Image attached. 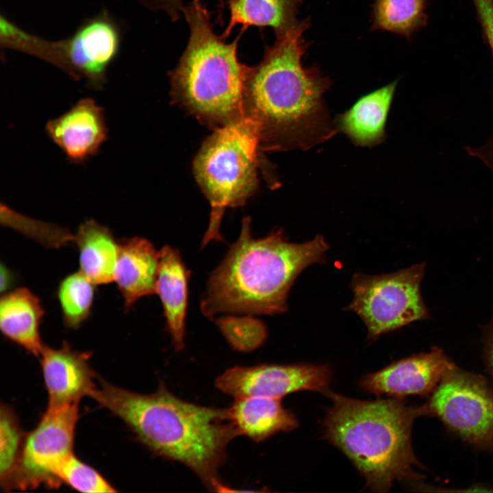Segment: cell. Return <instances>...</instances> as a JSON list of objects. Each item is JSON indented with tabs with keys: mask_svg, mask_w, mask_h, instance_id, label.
I'll return each instance as SVG.
<instances>
[{
	"mask_svg": "<svg viewBox=\"0 0 493 493\" xmlns=\"http://www.w3.org/2000/svg\"><path fill=\"white\" fill-rule=\"evenodd\" d=\"M309 19L276 35L262 61L249 66L242 97L243 116L255 127L260 149H308L336 133L323 103L331 81L317 66L304 67Z\"/></svg>",
	"mask_w": 493,
	"mask_h": 493,
	"instance_id": "obj_1",
	"label": "cell"
},
{
	"mask_svg": "<svg viewBox=\"0 0 493 493\" xmlns=\"http://www.w3.org/2000/svg\"><path fill=\"white\" fill-rule=\"evenodd\" d=\"M90 396L123 421L153 453L188 467L214 491H230L218 475L229 443L238 436L227 408L188 402L162 383L154 393L144 394L100 379Z\"/></svg>",
	"mask_w": 493,
	"mask_h": 493,
	"instance_id": "obj_2",
	"label": "cell"
},
{
	"mask_svg": "<svg viewBox=\"0 0 493 493\" xmlns=\"http://www.w3.org/2000/svg\"><path fill=\"white\" fill-rule=\"evenodd\" d=\"M329 246L323 236L291 243L277 231L260 239L242 220L240 234L211 274L201 309L209 318L219 314L275 315L287 309V298L297 276L323 262Z\"/></svg>",
	"mask_w": 493,
	"mask_h": 493,
	"instance_id": "obj_3",
	"label": "cell"
},
{
	"mask_svg": "<svg viewBox=\"0 0 493 493\" xmlns=\"http://www.w3.org/2000/svg\"><path fill=\"white\" fill-rule=\"evenodd\" d=\"M324 420L326 438L354 464L373 492H388L396 481H417L418 462L412 444L415 420L425 405L399 398L363 401L335 394Z\"/></svg>",
	"mask_w": 493,
	"mask_h": 493,
	"instance_id": "obj_4",
	"label": "cell"
},
{
	"mask_svg": "<svg viewBox=\"0 0 493 493\" xmlns=\"http://www.w3.org/2000/svg\"><path fill=\"white\" fill-rule=\"evenodd\" d=\"M189 25L186 49L169 72L173 99L199 121L214 129L244 117L242 97L249 66L240 62L238 42L216 35L201 0L185 6Z\"/></svg>",
	"mask_w": 493,
	"mask_h": 493,
	"instance_id": "obj_5",
	"label": "cell"
},
{
	"mask_svg": "<svg viewBox=\"0 0 493 493\" xmlns=\"http://www.w3.org/2000/svg\"><path fill=\"white\" fill-rule=\"evenodd\" d=\"M259 149L256 129L244 117L215 129L203 143L193 162L197 182L212 207L202 246L223 240L225 210L244 205L256 190Z\"/></svg>",
	"mask_w": 493,
	"mask_h": 493,
	"instance_id": "obj_6",
	"label": "cell"
},
{
	"mask_svg": "<svg viewBox=\"0 0 493 493\" xmlns=\"http://www.w3.org/2000/svg\"><path fill=\"white\" fill-rule=\"evenodd\" d=\"M8 49L21 51L45 61L75 80L100 90L107 72L117 58L121 45L118 24L107 10L87 18L68 38L51 41L13 25L5 40Z\"/></svg>",
	"mask_w": 493,
	"mask_h": 493,
	"instance_id": "obj_7",
	"label": "cell"
},
{
	"mask_svg": "<svg viewBox=\"0 0 493 493\" xmlns=\"http://www.w3.org/2000/svg\"><path fill=\"white\" fill-rule=\"evenodd\" d=\"M425 265L419 264L390 274L353 275L354 296L346 309L361 318L368 339L427 316L420 290Z\"/></svg>",
	"mask_w": 493,
	"mask_h": 493,
	"instance_id": "obj_8",
	"label": "cell"
},
{
	"mask_svg": "<svg viewBox=\"0 0 493 493\" xmlns=\"http://www.w3.org/2000/svg\"><path fill=\"white\" fill-rule=\"evenodd\" d=\"M430 394L427 416L466 443L493 452V388L485 379L454 364Z\"/></svg>",
	"mask_w": 493,
	"mask_h": 493,
	"instance_id": "obj_9",
	"label": "cell"
},
{
	"mask_svg": "<svg viewBox=\"0 0 493 493\" xmlns=\"http://www.w3.org/2000/svg\"><path fill=\"white\" fill-rule=\"evenodd\" d=\"M78 403L47 409L37 426L25 438L16 466L5 490L58 488V472L73 454Z\"/></svg>",
	"mask_w": 493,
	"mask_h": 493,
	"instance_id": "obj_10",
	"label": "cell"
},
{
	"mask_svg": "<svg viewBox=\"0 0 493 493\" xmlns=\"http://www.w3.org/2000/svg\"><path fill=\"white\" fill-rule=\"evenodd\" d=\"M331 378V370L326 365L262 364L229 368L215 379L214 384L234 399L264 396L280 399L302 390L326 394Z\"/></svg>",
	"mask_w": 493,
	"mask_h": 493,
	"instance_id": "obj_11",
	"label": "cell"
},
{
	"mask_svg": "<svg viewBox=\"0 0 493 493\" xmlns=\"http://www.w3.org/2000/svg\"><path fill=\"white\" fill-rule=\"evenodd\" d=\"M454 364L444 351L433 347L396 361L381 370L366 375L361 388L371 394L401 399L431 394Z\"/></svg>",
	"mask_w": 493,
	"mask_h": 493,
	"instance_id": "obj_12",
	"label": "cell"
},
{
	"mask_svg": "<svg viewBox=\"0 0 493 493\" xmlns=\"http://www.w3.org/2000/svg\"><path fill=\"white\" fill-rule=\"evenodd\" d=\"M45 130L67 160L76 164L97 155L109 132L105 110L92 98L80 99L65 113L49 120Z\"/></svg>",
	"mask_w": 493,
	"mask_h": 493,
	"instance_id": "obj_13",
	"label": "cell"
},
{
	"mask_svg": "<svg viewBox=\"0 0 493 493\" xmlns=\"http://www.w3.org/2000/svg\"><path fill=\"white\" fill-rule=\"evenodd\" d=\"M43 379L48 394L47 409L78 403L96 388L90 353L73 349L64 342L60 348L45 345L40 355Z\"/></svg>",
	"mask_w": 493,
	"mask_h": 493,
	"instance_id": "obj_14",
	"label": "cell"
},
{
	"mask_svg": "<svg viewBox=\"0 0 493 493\" xmlns=\"http://www.w3.org/2000/svg\"><path fill=\"white\" fill-rule=\"evenodd\" d=\"M160 251L147 239L133 237L119 242L114 281L129 309L140 298L156 293Z\"/></svg>",
	"mask_w": 493,
	"mask_h": 493,
	"instance_id": "obj_15",
	"label": "cell"
},
{
	"mask_svg": "<svg viewBox=\"0 0 493 493\" xmlns=\"http://www.w3.org/2000/svg\"><path fill=\"white\" fill-rule=\"evenodd\" d=\"M190 271L179 251L170 246L160 251L156 293L162 304L166 329L176 351L184 346L185 318Z\"/></svg>",
	"mask_w": 493,
	"mask_h": 493,
	"instance_id": "obj_16",
	"label": "cell"
},
{
	"mask_svg": "<svg viewBox=\"0 0 493 493\" xmlns=\"http://www.w3.org/2000/svg\"><path fill=\"white\" fill-rule=\"evenodd\" d=\"M45 314L40 299L27 288L4 292L0 300V329L8 340L39 356L44 344L40 325Z\"/></svg>",
	"mask_w": 493,
	"mask_h": 493,
	"instance_id": "obj_17",
	"label": "cell"
},
{
	"mask_svg": "<svg viewBox=\"0 0 493 493\" xmlns=\"http://www.w3.org/2000/svg\"><path fill=\"white\" fill-rule=\"evenodd\" d=\"M227 410L238 435H245L255 442L263 441L281 431H292L299 425L295 415L282 405L279 399H235Z\"/></svg>",
	"mask_w": 493,
	"mask_h": 493,
	"instance_id": "obj_18",
	"label": "cell"
},
{
	"mask_svg": "<svg viewBox=\"0 0 493 493\" xmlns=\"http://www.w3.org/2000/svg\"><path fill=\"white\" fill-rule=\"evenodd\" d=\"M396 84L393 81L359 98L338 117V129L359 146L371 147L381 142Z\"/></svg>",
	"mask_w": 493,
	"mask_h": 493,
	"instance_id": "obj_19",
	"label": "cell"
},
{
	"mask_svg": "<svg viewBox=\"0 0 493 493\" xmlns=\"http://www.w3.org/2000/svg\"><path fill=\"white\" fill-rule=\"evenodd\" d=\"M74 240L79 250V271L96 285L113 281L119 242L111 230L94 219L86 220Z\"/></svg>",
	"mask_w": 493,
	"mask_h": 493,
	"instance_id": "obj_20",
	"label": "cell"
},
{
	"mask_svg": "<svg viewBox=\"0 0 493 493\" xmlns=\"http://www.w3.org/2000/svg\"><path fill=\"white\" fill-rule=\"evenodd\" d=\"M301 0H228L230 19L222 34L225 39L233 27L242 25L241 34L249 27H270L276 35L288 30L297 23Z\"/></svg>",
	"mask_w": 493,
	"mask_h": 493,
	"instance_id": "obj_21",
	"label": "cell"
},
{
	"mask_svg": "<svg viewBox=\"0 0 493 493\" xmlns=\"http://www.w3.org/2000/svg\"><path fill=\"white\" fill-rule=\"evenodd\" d=\"M427 0H375L371 29H381L409 38L427 25Z\"/></svg>",
	"mask_w": 493,
	"mask_h": 493,
	"instance_id": "obj_22",
	"label": "cell"
},
{
	"mask_svg": "<svg viewBox=\"0 0 493 493\" xmlns=\"http://www.w3.org/2000/svg\"><path fill=\"white\" fill-rule=\"evenodd\" d=\"M95 286L80 271L67 275L60 281L57 297L64 322L68 327L77 329L89 317Z\"/></svg>",
	"mask_w": 493,
	"mask_h": 493,
	"instance_id": "obj_23",
	"label": "cell"
},
{
	"mask_svg": "<svg viewBox=\"0 0 493 493\" xmlns=\"http://www.w3.org/2000/svg\"><path fill=\"white\" fill-rule=\"evenodd\" d=\"M215 324L230 346L240 352L258 349L268 336L265 325L250 314L222 316L215 319Z\"/></svg>",
	"mask_w": 493,
	"mask_h": 493,
	"instance_id": "obj_24",
	"label": "cell"
},
{
	"mask_svg": "<svg viewBox=\"0 0 493 493\" xmlns=\"http://www.w3.org/2000/svg\"><path fill=\"white\" fill-rule=\"evenodd\" d=\"M14 410L1 404L0 410V481L5 488L18 463L25 440Z\"/></svg>",
	"mask_w": 493,
	"mask_h": 493,
	"instance_id": "obj_25",
	"label": "cell"
},
{
	"mask_svg": "<svg viewBox=\"0 0 493 493\" xmlns=\"http://www.w3.org/2000/svg\"><path fill=\"white\" fill-rule=\"evenodd\" d=\"M60 483L82 492H114L116 490L97 470L74 453L61 466L58 472Z\"/></svg>",
	"mask_w": 493,
	"mask_h": 493,
	"instance_id": "obj_26",
	"label": "cell"
},
{
	"mask_svg": "<svg viewBox=\"0 0 493 493\" xmlns=\"http://www.w3.org/2000/svg\"><path fill=\"white\" fill-rule=\"evenodd\" d=\"M487 44L490 49L493 59V34L488 39ZM466 150L469 155L478 157L493 170V138L481 147H466Z\"/></svg>",
	"mask_w": 493,
	"mask_h": 493,
	"instance_id": "obj_27",
	"label": "cell"
},
{
	"mask_svg": "<svg viewBox=\"0 0 493 493\" xmlns=\"http://www.w3.org/2000/svg\"><path fill=\"white\" fill-rule=\"evenodd\" d=\"M144 5L153 10H162L171 18L177 17L184 8L182 0H139Z\"/></svg>",
	"mask_w": 493,
	"mask_h": 493,
	"instance_id": "obj_28",
	"label": "cell"
},
{
	"mask_svg": "<svg viewBox=\"0 0 493 493\" xmlns=\"http://www.w3.org/2000/svg\"><path fill=\"white\" fill-rule=\"evenodd\" d=\"M485 357L487 368L493 381V326L486 336Z\"/></svg>",
	"mask_w": 493,
	"mask_h": 493,
	"instance_id": "obj_29",
	"label": "cell"
},
{
	"mask_svg": "<svg viewBox=\"0 0 493 493\" xmlns=\"http://www.w3.org/2000/svg\"><path fill=\"white\" fill-rule=\"evenodd\" d=\"M12 274L8 268L1 264V290L6 292L12 283Z\"/></svg>",
	"mask_w": 493,
	"mask_h": 493,
	"instance_id": "obj_30",
	"label": "cell"
}]
</instances>
